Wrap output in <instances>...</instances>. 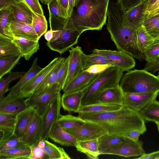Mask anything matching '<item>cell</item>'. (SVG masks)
<instances>
[{
  "instance_id": "obj_51",
  "label": "cell",
  "mask_w": 159,
  "mask_h": 159,
  "mask_svg": "<svg viewBox=\"0 0 159 159\" xmlns=\"http://www.w3.org/2000/svg\"><path fill=\"white\" fill-rule=\"evenodd\" d=\"M147 71L154 73L159 70V57L154 61L147 62L143 69Z\"/></svg>"
},
{
  "instance_id": "obj_35",
  "label": "cell",
  "mask_w": 159,
  "mask_h": 159,
  "mask_svg": "<svg viewBox=\"0 0 159 159\" xmlns=\"http://www.w3.org/2000/svg\"><path fill=\"white\" fill-rule=\"evenodd\" d=\"M98 139L99 150L100 154L107 149L116 146L123 142L124 136L105 134Z\"/></svg>"
},
{
  "instance_id": "obj_48",
  "label": "cell",
  "mask_w": 159,
  "mask_h": 159,
  "mask_svg": "<svg viewBox=\"0 0 159 159\" xmlns=\"http://www.w3.org/2000/svg\"><path fill=\"white\" fill-rule=\"evenodd\" d=\"M147 0H117L116 3L125 12Z\"/></svg>"
},
{
  "instance_id": "obj_41",
  "label": "cell",
  "mask_w": 159,
  "mask_h": 159,
  "mask_svg": "<svg viewBox=\"0 0 159 159\" xmlns=\"http://www.w3.org/2000/svg\"><path fill=\"white\" fill-rule=\"evenodd\" d=\"M32 25L39 39L47 31V22L44 15H39L34 12Z\"/></svg>"
},
{
  "instance_id": "obj_62",
  "label": "cell",
  "mask_w": 159,
  "mask_h": 159,
  "mask_svg": "<svg viewBox=\"0 0 159 159\" xmlns=\"http://www.w3.org/2000/svg\"><path fill=\"white\" fill-rule=\"evenodd\" d=\"M157 125V128L158 131H159V123H158Z\"/></svg>"
},
{
  "instance_id": "obj_32",
  "label": "cell",
  "mask_w": 159,
  "mask_h": 159,
  "mask_svg": "<svg viewBox=\"0 0 159 159\" xmlns=\"http://www.w3.org/2000/svg\"><path fill=\"white\" fill-rule=\"evenodd\" d=\"M139 113L145 121H152L157 124L159 123V101L155 100L139 111Z\"/></svg>"
},
{
  "instance_id": "obj_44",
  "label": "cell",
  "mask_w": 159,
  "mask_h": 159,
  "mask_svg": "<svg viewBox=\"0 0 159 159\" xmlns=\"http://www.w3.org/2000/svg\"><path fill=\"white\" fill-rule=\"evenodd\" d=\"M147 62L154 61L159 57V38L154 39L153 42L143 52Z\"/></svg>"
},
{
  "instance_id": "obj_29",
  "label": "cell",
  "mask_w": 159,
  "mask_h": 159,
  "mask_svg": "<svg viewBox=\"0 0 159 159\" xmlns=\"http://www.w3.org/2000/svg\"><path fill=\"white\" fill-rule=\"evenodd\" d=\"M14 21L13 14L10 7L0 10V34L14 39L11 28V24Z\"/></svg>"
},
{
  "instance_id": "obj_13",
  "label": "cell",
  "mask_w": 159,
  "mask_h": 159,
  "mask_svg": "<svg viewBox=\"0 0 159 159\" xmlns=\"http://www.w3.org/2000/svg\"><path fill=\"white\" fill-rule=\"evenodd\" d=\"M69 51L70 60L68 74L63 89L72 79L84 70L83 64L85 54L81 47L77 46L72 47Z\"/></svg>"
},
{
  "instance_id": "obj_30",
  "label": "cell",
  "mask_w": 159,
  "mask_h": 159,
  "mask_svg": "<svg viewBox=\"0 0 159 159\" xmlns=\"http://www.w3.org/2000/svg\"><path fill=\"white\" fill-rule=\"evenodd\" d=\"M21 54L20 48L13 39L0 34V58Z\"/></svg>"
},
{
  "instance_id": "obj_7",
  "label": "cell",
  "mask_w": 159,
  "mask_h": 159,
  "mask_svg": "<svg viewBox=\"0 0 159 159\" xmlns=\"http://www.w3.org/2000/svg\"><path fill=\"white\" fill-rule=\"evenodd\" d=\"M143 144L141 141H134L124 136L123 142L107 149L101 154L116 155L127 158L140 157L145 153Z\"/></svg>"
},
{
  "instance_id": "obj_10",
  "label": "cell",
  "mask_w": 159,
  "mask_h": 159,
  "mask_svg": "<svg viewBox=\"0 0 159 159\" xmlns=\"http://www.w3.org/2000/svg\"><path fill=\"white\" fill-rule=\"evenodd\" d=\"M61 97L60 93L51 101L42 116V133L41 140H48L52 125L61 115Z\"/></svg>"
},
{
  "instance_id": "obj_56",
  "label": "cell",
  "mask_w": 159,
  "mask_h": 159,
  "mask_svg": "<svg viewBox=\"0 0 159 159\" xmlns=\"http://www.w3.org/2000/svg\"><path fill=\"white\" fill-rule=\"evenodd\" d=\"M159 9V0H157L152 5L147 9L145 14L151 13Z\"/></svg>"
},
{
  "instance_id": "obj_12",
  "label": "cell",
  "mask_w": 159,
  "mask_h": 159,
  "mask_svg": "<svg viewBox=\"0 0 159 159\" xmlns=\"http://www.w3.org/2000/svg\"><path fill=\"white\" fill-rule=\"evenodd\" d=\"M159 94V92L139 93H124L123 105L139 112L155 100Z\"/></svg>"
},
{
  "instance_id": "obj_36",
  "label": "cell",
  "mask_w": 159,
  "mask_h": 159,
  "mask_svg": "<svg viewBox=\"0 0 159 159\" xmlns=\"http://www.w3.org/2000/svg\"><path fill=\"white\" fill-rule=\"evenodd\" d=\"M143 25L154 39L159 36V15L145 14Z\"/></svg>"
},
{
  "instance_id": "obj_22",
  "label": "cell",
  "mask_w": 159,
  "mask_h": 159,
  "mask_svg": "<svg viewBox=\"0 0 159 159\" xmlns=\"http://www.w3.org/2000/svg\"><path fill=\"white\" fill-rule=\"evenodd\" d=\"M11 32L15 38H22L37 41L39 39L32 24L14 21L11 25Z\"/></svg>"
},
{
  "instance_id": "obj_34",
  "label": "cell",
  "mask_w": 159,
  "mask_h": 159,
  "mask_svg": "<svg viewBox=\"0 0 159 159\" xmlns=\"http://www.w3.org/2000/svg\"><path fill=\"white\" fill-rule=\"evenodd\" d=\"M44 145L42 148L48 159H70V157L65 152L63 148L57 147L44 140Z\"/></svg>"
},
{
  "instance_id": "obj_57",
  "label": "cell",
  "mask_w": 159,
  "mask_h": 159,
  "mask_svg": "<svg viewBox=\"0 0 159 159\" xmlns=\"http://www.w3.org/2000/svg\"><path fill=\"white\" fill-rule=\"evenodd\" d=\"M60 6L67 14L69 0H56ZM68 15V14H67Z\"/></svg>"
},
{
  "instance_id": "obj_5",
  "label": "cell",
  "mask_w": 159,
  "mask_h": 159,
  "mask_svg": "<svg viewBox=\"0 0 159 159\" xmlns=\"http://www.w3.org/2000/svg\"><path fill=\"white\" fill-rule=\"evenodd\" d=\"M123 72L115 67L110 66L98 73L93 81L83 90L81 107L98 103L101 94L106 89L119 85Z\"/></svg>"
},
{
  "instance_id": "obj_27",
  "label": "cell",
  "mask_w": 159,
  "mask_h": 159,
  "mask_svg": "<svg viewBox=\"0 0 159 159\" xmlns=\"http://www.w3.org/2000/svg\"><path fill=\"white\" fill-rule=\"evenodd\" d=\"M13 40L20 48L22 57L26 60H29L39 49V41L31 40L22 38H15Z\"/></svg>"
},
{
  "instance_id": "obj_19",
  "label": "cell",
  "mask_w": 159,
  "mask_h": 159,
  "mask_svg": "<svg viewBox=\"0 0 159 159\" xmlns=\"http://www.w3.org/2000/svg\"><path fill=\"white\" fill-rule=\"evenodd\" d=\"M48 138L55 142L66 147H75L77 142L73 136L57 122L52 125L49 132Z\"/></svg>"
},
{
  "instance_id": "obj_47",
  "label": "cell",
  "mask_w": 159,
  "mask_h": 159,
  "mask_svg": "<svg viewBox=\"0 0 159 159\" xmlns=\"http://www.w3.org/2000/svg\"><path fill=\"white\" fill-rule=\"evenodd\" d=\"M47 6L48 11L53 16L59 18H69L67 14L62 8L56 0H52Z\"/></svg>"
},
{
  "instance_id": "obj_3",
  "label": "cell",
  "mask_w": 159,
  "mask_h": 159,
  "mask_svg": "<svg viewBox=\"0 0 159 159\" xmlns=\"http://www.w3.org/2000/svg\"><path fill=\"white\" fill-rule=\"evenodd\" d=\"M109 0H80L68 20L81 34L88 30H101L106 23Z\"/></svg>"
},
{
  "instance_id": "obj_8",
  "label": "cell",
  "mask_w": 159,
  "mask_h": 159,
  "mask_svg": "<svg viewBox=\"0 0 159 159\" xmlns=\"http://www.w3.org/2000/svg\"><path fill=\"white\" fill-rule=\"evenodd\" d=\"M64 129L77 141L98 139L108 133L99 125L89 121H86L84 124L78 126Z\"/></svg>"
},
{
  "instance_id": "obj_38",
  "label": "cell",
  "mask_w": 159,
  "mask_h": 159,
  "mask_svg": "<svg viewBox=\"0 0 159 159\" xmlns=\"http://www.w3.org/2000/svg\"><path fill=\"white\" fill-rule=\"evenodd\" d=\"M21 57V54L18 55L0 58V79L11 72L18 63Z\"/></svg>"
},
{
  "instance_id": "obj_42",
  "label": "cell",
  "mask_w": 159,
  "mask_h": 159,
  "mask_svg": "<svg viewBox=\"0 0 159 159\" xmlns=\"http://www.w3.org/2000/svg\"><path fill=\"white\" fill-rule=\"evenodd\" d=\"M26 72L24 71L10 72L6 76L0 79V99L9 90L10 82L17 79H20Z\"/></svg>"
},
{
  "instance_id": "obj_4",
  "label": "cell",
  "mask_w": 159,
  "mask_h": 159,
  "mask_svg": "<svg viewBox=\"0 0 159 159\" xmlns=\"http://www.w3.org/2000/svg\"><path fill=\"white\" fill-rule=\"evenodd\" d=\"M49 12L50 28L53 32L52 39L47 41L46 45L61 54L77 44L81 33L71 26L68 19L56 17Z\"/></svg>"
},
{
  "instance_id": "obj_58",
  "label": "cell",
  "mask_w": 159,
  "mask_h": 159,
  "mask_svg": "<svg viewBox=\"0 0 159 159\" xmlns=\"http://www.w3.org/2000/svg\"><path fill=\"white\" fill-rule=\"evenodd\" d=\"M53 30L51 28L44 34V37L47 41H50L53 37Z\"/></svg>"
},
{
  "instance_id": "obj_63",
  "label": "cell",
  "mask_w": 159,
  "mask_h": 159,
  "mask_svg": "<svg viewBox=\"0 0 159 159\" xmlns=\"http://www.w3.org/2000/svg\"><path fill=\"white\" fill-rule=\"evenodd\" d=\"M158 76V77L159 78V72H158V76Z\"/></svg>"
},
{
  "instance_id": "obj_14",
  "label": "cell",
  "mask_w": 159,
  "mask_h": 159,
  "mask_svg": "<svg viewBox=\"0 0 159 159\" xmlns=\"http://www.w3.org/2000/svg\"><path fill=\"white\" fill-rule=\"evenodd\" d=\"M60 57L52 60L48 65L30 80L21 89L19 96L23 98H28L51 72L57 64Z\"/></svg>"
},
{
  "instance_id": "obj_59",
  "label": "cell",
  "mask_w": 159,
  "mask_h": 159,
  "mask_svg": "<svg viewBox=\"0 0 159 159\" xmlns=\"http://www.w3.org/2000/svg\"><path fill=\"white\" fill-rule=\"evenodd\" d=\"M157 0H148L146 11L147 9L152 5Z\"/></svg>"
},
{
  "instance_id": "obj_18",
  "label": "cell",
  "mask_w": 159,
  "mask_h": 159,
  "mask_svg": "<svg viewBox=\"0 0 159 159\" xmlns=\"http://www.w3.org/2000/svg\"><path fill=\"white\" fill-rule=\"evenodd\" d=\"M42 133V116L37 113L22 139L31 147L36 145L41 140Z\"/></svg>"
},
{
  "instance_id": "obj_2",
  "label": "cell",
  "mask_w": 159,
  "mask_h": 159,
  "mask_svg": "<svg viewBox=\"0 0 159 159\" xmlns=\"http://www.w3.org/2000/svg\"><path fill=\"white\" fill-rule=\"evenodd\" d=\"M78 114L81 118L99 125L110 134L124 136L133 130H139L143 134L147 130L145 121L139 112L124 105L114 111Z\"/></svg>"
},
{
  "instance_id": "obj_1",
  "label": "cell",
  "mask_w": 159,
  "mask_h": 159,
  "mask_svg": "<svg viewBox=\"0 0 159 159\" xmlns=\"http://www.w3.org/2000/svg\"><path fill=\"white\" fill-rule=\"evenodd\" d=\"M107 18V30L118 51L140 61L145 59L138 43V27L128 20L125 12L116 2L109 3Z\"/></svg>"
},
{
  "instance_id": "obj_17",
  "label": "cell",
  "mask_w": 159,
  "mask_h": 159,
  "mask_svg": "<svg viewBox=\"0 0 159 159\" xmlns=\"http://www.w3.org/2000/svg\"><path fill=\"white\" fill-rule=\"evenodd\" d=\"M37 112L32 107H27L16 116V122L14 134L23 138L26 134L28 128Z\"/></svg>"
},
{
  "instance_id": "obj_31",
  "label": "cell",
  "mask_w": 159,
  "mask_h": 159,
  "mask_svg": "<svg viewBox=\"0 0 159 159\" xmlns=\"http://www.w3.org/2000/svg\"><path fill=\"white\" fill-rule=\"evenodd\" d=\"M148 1H146L129 11L125 12L128 20L137 27L143 25Z\"/></svg>"
},
{
  "instance_id": "obj_64",
  "label": "cell",
  "mask_w": 159,
  "mask_h": 159,
  "mask_svg": "<svg viewBox=\"0 0 159 159\" xmlns=\"http://www.w3.org/2000/svg\"><path fill=\"white\" fill-rule=\"evenodd\" d=\"M159 38V36L158 38Z\"/></svg>"
},
{
  "instance_id": "obj_26",
  "label": "cell",
  "mask_w": 159,
  "mask_h": 159,
  "mask_svg": "<svg viewBox=\"0 0 159 159\" xmlns=\"http://www.w3.org/2000/svg\"><path fill=\"white\" fill-rule=\"evenodd\" d=\"M31 147L28 145L0 150V159H30Z\"/></svg>"
},
{
  "instance_id": "obj_39",
  "label": "cell",
  "mask_w": 159,
  "mask_h": 159,
  "mask_svg": "<svg viewBox=\"0 0 159 159\" xmlns=\"http://www.w3.org/2000/svg\"><path fill=\"white\" fill-rule=\"evenodd\" d=\"M137 36L139 47L143 53L146 48L153 42L154 39L148 33L143 25L138 27Z\"/></svg>"
},
{
  "instance_id": "obj_50",
  "label": "cell",
  "mask_w": 159,
  "mask_h": 159,
  "mask_svg": "<svg viewBox=\"0 0 159 159\" xmlns=\"http://www.w3.org/2000/svg\"><path fill=\"white\" fill-rule=\"evenodd\" d=\"M32 153L30 159H47L46 154L42 148L38 145L31 147Z\"/></svg>"
},
{
  "instance_id": "obj_25",
  "label": "cell",
  "mask_w": 159,
  "mask_h": 159,
  "mask_svg": "<svg viewBox=\"0 0 159 159\" xmlns=\"http://www.w3.org/2000/svg\"><path fill=\"white\" fill-rule=\"evenodd\" d=\"M65 59L64 57H60L54 68L37 87L30 96H35L39 94L48 90L56 83L58 70Z\"/></svg>"
},
{
  "instance_id": "obj_15",
  "label": "cell",
  "mask_w": 159,
  "mask_h": 159,
  "mask_svg": "<svg viewBox=\"0 0 159 159\" xmlns=\"http://www.w3.org/2000/svg\"><path fill=\"white\" fill-rule=\"evenodd\" d=\"M24 98L19 95L3 97L0 99V113L16 116L27 108Z\"/></svg>"
},
{
  "instance_id": "obj_54",
  "label": "cell",
  "mask_w": 159,
  "mask_h": 159,
  "mask_svg": "<svg viewBox=\"0 0 159 159\" xmlns=\"http://www.w3.org/2000/svg\"><path fill=\"white\" fill-rule=\"evenodd\" d=\"M21 0H0V10L10 7Z\"/></svg>"
},
{
  "instance_id": "obj_21",
  "label": "cell",
  "mask_w": 159,
  "mask_h": 159,
  "mask_svg": "<svg viewBox=\"0 0 159 159\" xmlns=\"http://www.w3.org/2000/svg\"><path fill=\"white\" fill-rule=\"evenodd\" d=\"M9 7L13 14L14 21L32 24L34 12L24 0Z\"/></svg>"
},
{
  "instance_id": "obj_49",
  "label": "cell",
  "mask_w": 159,
  "mask_h": 159,
  "mask_svg": "<svg viewBox=\"0 0 159 159\" xmlns=\"http://www.w3.org/2000/svg\"><path fill=\"white\" fill-rule=\"evenodd\" d=\"M31 8L33 11L41 15H44L42 6L39 0H24Z\"/></svg>"
},
{
  "instance_id": "obj_53",
  "label": "cell",
  "mask_w": 159,
  "mask_h": 159,
  "mask_svg": "<svg viewBox=\"0 0 159 159\" xmlns=\"http://www.w3.org/2000/svg\"><path fill=\"white\" fill-rule=\"evenodd\" d=\"M142 134H143L140 131L135 130L129 132L124 136H127L134 141H137L139 140V137Z\"/></svg>"
},
{
  "instance_id": "obj_60",
  "label": "cell",
  "mask_w": 159,
  "mask_h": 159,
  "mask_svg": "<svg viewBox=\"0 0 159 159\" xmlns=\"http://www.w3.org/2000/svg\"><path fill=\"white\" fill-rule=\"evenodd\" d=\"M52 0H39L42 3L47 5Z\"/></svg>"
},
{
  "instance_id": "obj_40",
  "label": "cell",
  "mask_w": 159,
  "mask_h": 159,
  "mask_svg": "<svg viewBox=\"0 0 159 159\" xmlns=\"http://www.w3.org/2000/svg\"><path fill=\"white\" fill-rule=\"evenodd\" d=\"M86 120L79 116L71 115H61L57 122L63 129H67L78 126L84 124Z\"/></svg>"
},
{
  "instance_id": "obj_11",
  "label": "cell",
  "mask_w": 159,
  "mask_h": 159,
  "mask_svg": "<svg viewBox=\"0 0 159 159\" xmlns=\"http://www.w3.org/2000/svg\"><path fill=\"white\" fill-rule=\"evenodd\" d=\"M92 52L106 57L113 63L114 67L118 68L123 72L130 70L135 65L133 57L121 51L95 49Z\"/></svg>"
},
{
  "instance_id": "obj_45",
  "label": "cell",
  "mask_w": 159,
  "mask_h": 159,
  "mask_svg": "<svg viewBox=\"0 0 159 159\" xmlns=\"http://www.w3.org/2000/svg\"><path fill=\"white\" fill-rule=\"evenodd\" d=\"M27 145L22 138L14 134L5 140L0 143V150Z\"/></svg>"
},
{
  "instance_id": "obj_23",
  "label": "cell",
  "mask_w": 159,
  "mask_h": 159,
  "mask_svg": "<svg viewBox=\"0 0 159 159\" xmlns=\"http://www.w3.org/2000/svg\"><path fill=\"white\" fill-rule=\"evenodd\" d=\"M124 93L119 85L108 89L100 95L98 103L123 105Z\"/></svg>"
},
{
  "instance_id": "obj_16",
  "label": "cell",
  "mask_w": 159,
  "mask_h": 159,
  "mask_svg": "<svg viewBox=\"0 0 159 159\" xmlns=\"http://www.w3.org/2000/svg\"><path fill=\"white\" fill-rule=\"evenodd\" d=\"M98 73L84 70L72 79L64 88V93L83 90L89 86L97 76Z\"/></svg>"
},
{
  "instance_id": "obj_52",
  "label": "cell",
  "mask_w": 159,
  "mask_h": 159,
  "mask_svg": "<svg viewBox=\"0 0 159 159\" xmlns=\"http://www.w3.org/2000/svg\"><path fill=\"white\" fill-rule=\"evenodd\" d=\"M136 159H159V150L150 153L144 154Z\"/></svg>"
},
{
  "instance_id": "obj_20",
  "label": "cell",
  "mask_w": 159,
  "mask_h": 159,
  "mask_svg": "<svg viewBox=\"0 0 159 159\" xmlns=\"http://www.w3.org/2000/svg\"><path fill=\"white\" fill-rule=\"evenodd\" d=\"M83 90L65 93L61 96V107L69 112H77L81 107V102L83 96Z\"/></svg>"
},
{
  "instance_id": "obj_28",
  "label": "cell",
  "mask_w": 159,
  "mask_h": 159,
  "mask_svg": "<svg viewBox=\"0 0 159 159\" xmlns=\"http://www.w3.org/2000/svg\"><path fill=\"white\" fill-rule=\"evenodd\" d=\"M75 147L78 151L85 154L89 159L99 158L100 153L98 139L78 141Z\"/></svg>"
},
{
  "instance_id": "obj_55",
  "label": "cell",
  "mask_w": 159,
  "mask_h": 159,
  "mask_svg": "<svg viewBox=\"0 0 159 159\" xmlns=\"http://www.w3.org/2000/svg\"><path fill=\"white\" fill-rule=\"evenodd\" d=\"M80 0H69L67 14L69 18L70 17L75 7L78 4Z\"/></svg>"
},
{
  "instance_id": "obj_6",
  "label": "cell",
  "mask_w": 159,
  "mask_h": 159,
  "mask_svg": "<svg viewBox=\"0 0 159 159\" xmlns=\"http://www.w3.org/2000/svg\"><path fill=\"white\" fill-rule=\"evenodd\" d=\"M120 85L124 93L159 92V78L143 69H134L123 75Z\"/></svg>"
},
{
  "instance_id": "obj_33",
  "label": "cell",
  "mask_w": 159,
  "mask_h": 159,
  "mask_svg": "<svg viewBox=\"0 0 159 159\" xmlns=\"http://www.w3.org/2000/svg\"><path fill=\"white\" fill-rule=\"evenodd\" d=\"M89 55L84 54L83 67L84 70H87L90 67L96 65H108L114 67V64L106 57L96 53Z\"/></svg>"
},
{
  "instance_id": "obj_9",
  "label": "cell",
  "mask_w": 159,
  "mask_h": 159,
  "mask_svg": "<svg viewBox=\"0 0 159 159\" xmlns=\"http://www.w3.org/2000/svg\"><path fill=\"white\" fill-rule=\"evenodd\" d=\"M62 88L56 83L47 91L35 96H30L25 100L27 107H32L41 116L51 101L60 93Z\"/></svg>"
},
{
  "instance_id": "obj_43",
  "label": "cell",
  "mask_w": 159,
  "mask_h": 159,
  "mask_svg": "<svg viewBox=\"0 0 159 159\" xmlns=\"http://www.w3.org/2000/svg\"><path fill=\"white\" fill-rule=\"evenodd\" d=\"M16 122V116L0 113V130L14 133Z\"/></svg>"
},
{
  "instance_id": "obj_61",
  "label": "cell",
  "mask_w": 159,
  "mask_h": 159,
  "mask_svg": "<svg viewBox=\"0 0 159 159\" xmlns=\"http://www.w3.org/2000/svg\"><path fill=\"white\" fill-rule=\"evenodd\" d=\"M153 15H159V9L156 10V11H153L152 12L149 13H147Z\"/></svg>"
},
{
  "instance_id": "obj_37",
  "label": "cell",
  "mask_w": 159,
  "mask_h": 159,
  "mask_svg": "<svg viewBox=\"0 0 159 159\" xmlns=\"http://www.w3.org/2000/svg\"><path fill=\"white\" fill-rule=\"evenodd\" d=\"M123 105L98 103L80 107L78 113L101 112L120 109Z\"/></svg>"
},
{
  "instance_id": "obj_24",
  "label": "cell",
  "mask_w": 159,
  "mask_h": 159,
  "mask_svg": "<svg viewBox=\"0 0 159 159\" xmlns=\"http://www.w3.org/2000/svg\"><path fill=\"white\" fill-rule=\"evenodd\" d=\"M38 58L34 59L32 65L29 70L20 78L19 81L9 89L8 94L18 95L22 88L33 77L43 69L37 63Z\"/></svg>"
},
{
  "instance_id": "obj_46",
  "label": "cell",
  "mask_w": 159,
  "mask_h": 159,
  "mask_svg": "<svg viewBox=\"0 0 159 159\" xmlns=\"http://www.w3.org/2000/svg\"><path fill=\"white\" fill-rule=\"evenodd\" d=\"M69 60V55L65 58L57 73L56 83L60 86L62 90L63 89L64 85L68 75Z\"/></svg>"
}]
</instances>
